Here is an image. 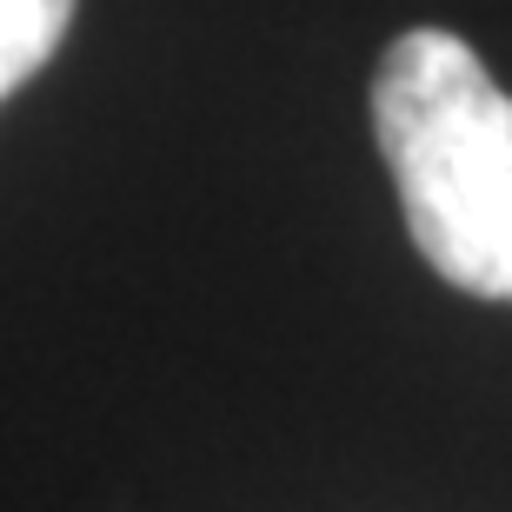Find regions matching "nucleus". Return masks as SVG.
I'll use <instances>...</instances> for the list:
<instances>
[{
	"mask_svg": "<svg viewBox=\"0 0 512 512\" xmlns=\"http://www.w3.org/2000/svg\"><path fill=\"white\" fill-rule=\"evenodd\" d=\"M373 127L419 260L446 286L512 300V100L446 27H413L373 74Z\"/></svg>",
	"mask_w": 512,
	"mask_h": 512,
	"instance_id": "obj_1",
	"label": "nucleus"
},
{
	"mask_svg": "<svg viewBox=\"0 0 512 512\" xmlns=\"http://www.w3.org/2000/svg\"><path fill=\"white\" fill-rule=\"evenodd\" d=\"M74 0H0V100L60 54Z\"/></svg>",
	"mask_w": 512,
	"mask_h": 512,
	"instance_id": "obj_2",
	"label": "nucleus"
}]
</instances>
